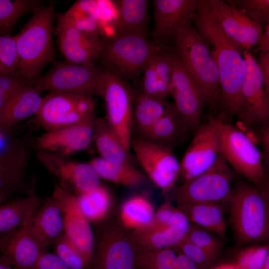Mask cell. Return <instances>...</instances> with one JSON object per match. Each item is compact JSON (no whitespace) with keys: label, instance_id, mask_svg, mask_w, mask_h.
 Listing matches in <instances>:
<instances>
[{"label":"cell","instance_id":"1","mask_svg":"<svg viewBox=\"0 0 269 269\" xmlns=\"http://www.w3.org/2000/svg\"><path fill=\"white\" fill-rule=\"evenodd\" d=\"M192 21L216 62L220 81L221 115L225 120L237 116L246 65L241 48L223 32L212 15L207 0H199Z\"/></svg>","mask_w":269,"mask_h":269},{"label":"cell","instance_id":"2","mask_svg":"<svg viewBox=\"0 0 269 269\" xmlns=\"http://www.w3.org/2000/svg\"><path fill=\"white\" fill-rule=\"evenodd\" d=\"M175 52L213 112L220 107L221 89L217 65L206 44L191 23L185 21L174 38Z\"/></svg>","mask_w":269,"mask_h":269},{"label":"cell","instance_id":"3","mask_svg":"<svg viewBox=\"0 0 269 269\" xmlns=\"http://www.w3.org/2000/svg\"><path fill=\"white\" fill-rule=\"evenodd\" d=\"M228 203L237 243L269 244V201L263 191L238 181L232 188Z\"/></svg>","mask_w":269,"mask_h":269},{"label":"cell","instance_id":"4","mask_svg":"<svg viewBox=\"0 0 269 269\" xmlns=\"http://www.w3.org/2000/svg\"><path fill=\"white\" fill-rule=\"evenodd\" d=\"M55 2L50 1L33 12L15 35L19 62L18 70L29 80L40 76L42 68L54 61L52 32Z\"/></svg>","mask_w":269,"mask_h":269},{"label":"cell","instance_id":"5","mask_svg":"<svg viewBox=\"0 0 269 269\" xmlns=\"http://www.w3.org/2000/svg\"><path fill=\"white\" fill-rule=\"evenodd\" d=\"M159 47L142 34L105 38L98 59L109 72L121 79H132L143 71Z\"/></svg>","mask_w":269,"mask_h":269},{"label":"cell","instance_id":"6","mask_svg":"<svg viewBox=\"0 0 269 269\" xmlns=\"http://www.w3.org/2000/svg\"><path fill=\"white\" fill-rule=\"evenodd\" d=\"M221 153L215 162L194 178L174 187L172 198L178 204L228 203L234 173Z\"/></svg>","mask_w":269,"mask_h":269},{"label":"cell","instance_id":"7","mask_svg":"<svg viewBox=\"0 0 269 269\" xmlns=\"http://www.w3.org/2000/svg\"><path fill=\"white\" fill-rule=\"evenodd\" d=\"M104 71L95 65L60 62L46 74L31 80V85L40 94L49 91L100 96Z\"/></svg>","mask_w":269,"mask_h":269},{"label":"cell","instance_id":"8","mask_svg":"<svg viewBox=\"0 0 269 269\" xmlns=\"http://www.w3.org/2000/svg\"><path fill=\"white\" fill-rule=\"evenodd\" d=\"M93 96L50 92L42 97L34 122L45 132L78 124L95 117Z\"/></svg>","mask_w":269,"mask_h":269},{"label":"cell","instance_id":"9","mask_svg":"<svg viewBox=\"0 0 269 269\" xmlns=\"http://www.w3.org/2000/svg\"><path fill=\"white\" fill-rule=\"evenodd\" d=\"M224 121L212 114L201 124L181 161L179 177L183 183L206 171L216 161L221 152Z\"/></svg>","mask_w":269,"mask_h":269},{"label":"cell","instance_id":"10","mask_svg":"<svg viewBox=\"0 0 269 269\" xmlns=\"http://www.w3.org/2000/svg\"><path fill=\"white\" fill-rule=\"evenodd\" d=\"M221 153L232 168L253 184L260 186L266 178L262 151L248 134L228 122L223 127Z\"/></svg>","mask_w":269,"mask_h":269},{"label":"cell","instance_id":"11","mask_svg":"<svg viewBox=\"0 0 269 269\" xmlns=\"http://www.w3.org/2000/svg\"><path fill=\"white\" fill-rule=\"evenodd\" d=\"M104 100L108 124L128 151L131 146L134 97L122 79L105 69L100 96Z\"/></svg>","mask_w":269,"mask_h":269},{"label":"cell","instance_id":"12","mask_svg":"<svg viewBox=\"0 0 269 269\" xmlns=\"http://www.w3.org/2000/svg\"><path fill=\"white\" fill-rule=\"evenodd\" d=\"M131 146L149 178L163 193L171 191L179 177L180 165L172 149L148 139H132Z\"/></svg>","mask_w":269,"mask_h":269},{"label":"cell","instance_id":"13","mask_svg":"<svg viewBox=\"0 0 269 269\" xmlns=\"http://www.w3.org/2000/svg\"><path fill=\"white\" fill-rule=\"evenodd\" d=\"M243 55L246 69L236 116L247 126H269V102L260 66L250 50H244Z\"/></svg>","mask_w":269,"mask_h":269},{"label":"cell","instance_id":"14","mask_svg":"<svg viewBox=\"0 0 269 269\" xmlns=\"http://www.w3.org/2000/svg\"><path fill=\"white\" fill-rule=\"evenodd\" d=\"M34 151L38 162L58 179V184L66 191L78 194L101 184V178L89 162H78L45 150Z\"/></svg>","mask_w":269,"mask_h":269},{"label":"cell","instance_id":"15","mask_svg":"<svg viewBox=\"0 0 269 269\" xmlns=\"http://www.w3.org/2000/svg\"><path fill=\"white\" fill-rule=\"evenodd\" d=\"M172 58L173 67L170 94L187 128L194 134L201 124L205 102L175 51L172 52Z\"/></svg>","mask_w":269,"mask_h":269},{"label":"cell","instance_id":"16","mask_svg":"<svg viewBox=\"0 0 269 269\" xmlns=\"http://www.w3.org/2000/svg\"><path fill=\"white\" fill-rule=\"evenodd\" d=\"M211 13L224 34L243 51L260 43L261 25L228 1L207 0Z\"/></svg>","mask_w":269,"mask_h":269},{"label":"cell","instance_id":"17","mask_svg":"<svg viewBox=\"0 0 269 269\" xmlns=\"http://www.w3.org/2000/svg\"><path fill=\"white\" fill-rule=\"evenodd\" d=\"M30 134L7 142L0 140V201L3 202L23 183L32 147Z\"/></svg>","mask_w":269,"mask_h":269},{"label":"cell","instance_id":"18","mask_svg":"<svg viewBox=\"0 0 269 269\" xmlns=\"http://www.w3.org/2000/svg\"><path fill=\"white\" fill-rule=\"evenodd\" d=\"M137 253L131 233L110 226L102 234L91 269H136Z\"/></svg>","mask_w":269,"mask_h":269},{"label":"cell","instance_id":"19","mask_svg":"<svg viewBox=\"0 0 269 269\" xmlns=\"http://www.w3.org/2000/svg\"><path fill=\"white\" fill-rule=\"evenodd\" d=\"M52 196L63 213L64 235L91 262L94 255L93 234L89 220L79 208L76 195L56 183Z\"/></svg>","mask_w":269,"mask_h":269},{"label":"cell","instance_id":"20","mask_svg":"<svg viewBox=\"0 0 269 269\" xmlns=\"http://www.w3.org/2000/svg\"><path fill=\"white\" fill-rule=\"evenodd\" d=\"M59 50L65 61L94 65L102 49V40L76 28L62 14L57 16L56 28Z\"/></svg>","mask_w":269,"mask_h":269},{"label":"cell","instance_id":"21","mask_svg":"<svg viewBox=\"0 0 269 269\" xmlns=\"http://www.w3.org/2000/svg\"><path fill=\"white\" fill-rule=\"evenodd\" d=\"M96 118L81 123L45 132L32 139L33 150L68 156L87 148L93 141Z\"/></svg>","mask_w":269,"mask_h":269},{"label":"cell","instance_id":"22","mask_svg":"<svg viewBox=\"0 0 269 269\" xmlns=\"http://www.w3.org/2000/svg\"><path fill=\"white\" fill-rule=\"evenodd\" d=\"M198 0H154V27L152 42L157 46L174 38L181 26L192 21Z\"/></svg>","mask_w":269,"mask_h":269},{"label":"cell","instance_id":"23","mask_svg":"<svg viewBox=\"0 0 269 269\" xmlns=\"http://www.w3.org/2000/svg\"><path fill=\"white\" fill-rule=\"evenodd\" d=\"M31 218L0 238L1 256L18 269H35L38 260L45 252L30 229Z\"/></svg>","mask_w":269,"mask_h":269},{"label":"cell","instance_id":"24","mask_svg":"<svg viewBox=\"0 0 269 269\" xmlns=\"http://www.w3.org/2000/svg\"><path fill=\"white\" fill-rule=\"evenodd\" d=\"M29 227L45 249L55 244L64 234L63 213L59 204L52 196L46 199L31 218Z\"/></svg>","mask_w":269,"mask_h":269},{"label":"cell","instance_id":"25","mask_svg":"<svg viewBox=\"0 0 269 269\" xmlns=\"http://www.w3.org/2000/svg\"><path fill=\"white\" fill-rule=\"evenodd\" d=\"M42 97L30 84L12 96L0 108V133H6L21 121L39 110Z\"/></svg>","mask_w":269,"mask_h":269},{"label":"cell","instance_id":"26","mask_svg":"<svg viewBox=\"0 0 269 269\" xmlns=\"http://www.w3.org/2000/svg\"><path fill=\"white\" fill-rule=\"evenodd\" d=\"M131 236L138 252H152L176 247L184 241L186 234L176 227L151 224L133 231Z\"/></svg>","mask_w":269,"mask_h":269},{"label":"cell","instance_id":"27","mask_svg":"<svg viewBox=\"0 0 269 269\" xmlns=\"http://www.w3.org/2000/svg\"><path fill=\"white\" fill-rule=\"evenodd\" d=\"M41 203V199L36 193L34 180L26 197L3 203L0 207V238L31 218L38 210Z\"/></svg>","mask_w":269,"mask_h":269},{"label":"cell","instance_id":"28","mask_svg":"<svg viewBox=\"0 0 269 269\" xmlns=\"http://www.w3.org/2000/svg\"><path fill=\"white\" fill-rule=\"evenodd\" d=\"M114 2L117 17L113 26L112 37L131 34L146 35L148 0H119Z\"/></svg>","mask_w":269,"mask_h":269},{"label":"cell","instance_id":"29","mask_svg":"<svg viewBox=\"0 0 269 269\" xmlns=\"http://www.w3.org/2000/svg\"><path fill=\"white\" fill-rule=\"evenodd\" d=\"M190 133L174 103H170L162 116L141 137L172 149L184 142Z\"/></svg>","mask_w":269,"mask_h":269},{"label":"cell","instance_id":"30","mask_svg":"<svg viewBox=\"0 0 269 269\" xmlns=\"http://www.w3.org/2000/svg\"><path fill=\"white\" fill-rule=\"evenodd\" d=\"M190 223L221 238L226 235V225L222 203H201L177 205Z\"/></svg>","mask_w":269,"mask_h":269},{"label":"cell","instance_id":"31","mask_svg":"<svg viewBox=\"0 0 269 269\" xmlns=\"http://www.w3.org/2000/svg\"><path fill=\"white\" fill-rule=\"evenodd\" d=\"M93 141L101 158L115 163L130 162L128 151L105 118L96 119L93 127Z\"/></svg>","mask_w":269,"mask_h":269},{"label":"cell","instance_id":"32","mask_svg":"<svg viewBox=\"0 0 269 269\" xmlns=\"http://www.w3.org/2000/svg\"><path fill=\"white\" fill-rule=\"evenodd\" d=\"M170 102L161 99L138 93L134 99L133 126L141 137L162 116Z\"/></svg>","mask_w":269,"mask_h":269},{"label":"cell","instance_id":"33","mask_svg":"<svg viewBox=\"0 0 269 269\" xmlns=\"http://www.w3.org/2000/svg\"><path fill=\"white\" fill-rule=\"evenodd\" d=\"M101 178L127 187H135L145 181V176L131 162L115 163L101 157L89 162Z\"/></svg>","mask_w":269,"mask_h":269},{"label":"cell","instance_id":"34","mask_svg":"<svg viewBox=\"0 0 269 269\" xmlns=\"http://www.w3.org/2000/svg\"><path fill=\"white\" fill-rule=\"evenodd\" d=\"M154 214L150 200L145 196L138 194L131 197L123 204L120 217L125 227L135 231L151 224Z\"/></svg>","mask_w":269,"mask_h":269},{"label":"cell","instance_id":"35","mask_svg":"<svg viewBox=\"0 0 269 269\" xmlns=\"http://www.w3.org/2000/svg\"><path fill=\"white\" fill-rule=\"evenodd\" d=\"M76 197L80 210L89 221H102L111 207V195L101 184L90 191L76 194Z\"/></svg>","mask_w":269,"mask_h":269},{"label":"cell","instance_id":"36","mask_svg":"<svg viewBox=\"0 0 269 269\" xmlns=\"http://www.w3.org/2000/svg\"><path fill=\"white\" fill-rule=\"evenodd\" d=\"M41 3L36 0H0V35H9L20 18L29 11H34Z\"/></svg>","mask_w":269,"mask_h":269},{"label":"cell","instance_id":"37","mask_svg":"<svg viewBox=\"0 0 269 269\" xmlns=\"http://www.w3.org/2000/svg\"><path fill=\"white\" fill-rule=\"evenodd\" d=\"M178 254L176 247L152 252L138 251L137 267L140 269H173Z\"/></svg>","mask_w":269,"mask_h":269},{"label":"cell","instance_id":"38","mask_svg":"<svg viewBox=\"0 0 269 269\" xmlns=\"http://www.w3.org/2000/svg\"><path fill=\"white\" fill-rule=\"evenodd\" d=\"M269 253V244H254L238 254L235 264L238 269H261Z\"/></svg>","mask_w":269,"mask_h":269},{"label":"cell","instance_id":"39","mask_svg":"<svg viewBox=\"0 0 269 269\" xmlns=\"http://www.w3.org/2000/svg\"><path fill=\"white\" fill-rule=\"evenodd\" d=\"M55 253L70 269H86L91 263L64 234L55 243Z\"/></svg>","mask_w":269,"mask_h":269},{"label":"cell","instance_id":"40","mask_svg":"<svg viewBox=\"0 0 269 269\" xmlns=\"http://www.w3.org/2000/svg\"><path fill=\"white\" fill-rule=\"evenodd\" d=\"M227 1L258 22L263 30H265L269 24V0H236Z\"/></svg>","mask_w":269,"mask_h":269},{"label":"cell","instance_id":"41","mask_svg":"<svg viewBox=\"0 0 269 269\" xmlns=\"http://www.w3.org/2000/svg\"><path fill=\"white\" fill-rule=\"evenodd\" d=\"M19 62L15 35H0V73H9L18 70Z\"/></svg>","mask_w":269,"mask_h":269},{"label":"cell","instance_id":"42","mask_svg":"<svg viewBox=\"0 0 269 269\" xmlns=\"http://www.w3.org/2000/svg\"><path fill=\"white\" fill-rule=\"evenodd\" d=\"M212 234L204 228L191 224L185 240L219 255L223 246L222 242Z\"/></svg>","mask_w":269,"mask_h":269},{"label":"cell","instance_id":"43","mask_svg":"<svg viewBox=\"0 0 269 269\" xmlns=\"http://www.w3.org/2000/svg\"><path fill=\"white\" fill-rule=\"evenodd\" d=\"M176 248L200 269H209L217 259L219 255L196 246L185 239Z\"/></svg>","mask_w":269,"mask_h":269},{"label":"cell","instance_id":"44","mask_svg":"<svg viewBox=\"0 0 269 269\" xmlns=\"http://www.w3.org/2000/svg\"><path fill=\"white\" fill-rule=\"evenodd\" d=\"M31 84L19 70L9 73H0V108L19 90Z\"/></svg>","mask_w":269,"mask_h":269},{"label":"cell","instance_id":"45","mask_svg":"<svg viewBox=\"0 0 269 269\" xmlns=\"http://www.w3.org/2000/svg\"><path fill=\"white\" fill-rule=\"evenodd\" d=\"M155 54L151 57L143 71L141 92L150 96L160 98L158 94L159 78L154 65Z\"/></svg>","mask_w":269,"mask_h":269},{"label":"cell","instance_id":"46","mask_svg":"<svg viewBox=\"0 0 269 269\" xmlns=\"http://www.w3.org/2000/svg\"><path fill=\"white\" fill-rule=\"evenodd\" d=\"M177 209V208L174 207L170 201L166 200L155 212L152 222L173 226Z\"/></svg>","mask_w":269,"mask_h":269},{"label":"cell","instance_id":"47","mask_svg":"<svg viewBox=\"0 0 269 269\" xmlns=\"http://www.w3.org/2000/svg\"><path fill=\"white\" fill-rule=\"evenodd\" d=\"M35 269H70L55 254L44 252L39 257Z\"/></svg>","mask_w":269,"mask_h":269},{"label":"cell","instance_id":"48","mask_svg":"<svg viewBox=\"0 0 269 269\" xmlns=\"http://www.w3.org/2000/svg\"><path fill=\"white\" fill-rule=\"evenodd\" d=\"M256 138L262 148V152L266 169H269V126L260 127Z\"/></svg>","mask_w":269,"mask_h":269},{"label":"cell","instance_id":"49","mask_svg":"<svg viewBox=\"0 0 269 269\" xmlns=\"http://www.w3.org/2000/svg\"><path fill=\"white\" fill-rule=\"evenodd\" d=\"M258 63L262 73L265 89L269 102V50L260 52Z\"/></svg>","mask_w":269,"mask_h":269},{"label":"cell","instance_id":"50","mask_svg":"<svg viewBox=\"0 0 269 269\" xmlns=\"http://www.w3.org/2000/svg\"><path fill=\"white\" fill-rule=\"evenodd\" d=\"M173 269H200L194 263L178 251Z\"/></svg>","mask_w":269,"mask_h":269},{"label":"cell","instance_id":"51","mask_svg":"<svg viewBox=\"0 0 269 269\" xmlns=\"http://www.w3.org/2000/svg\"><path fill=\"white\" fill-rule=\"evenodd\" d=\"M257 50L260 52L269 50V24L263 33L262 38L258 45Z\"/></svg>","mask_w":269,"mask_h":269},{"label":"cell","instance_id":"52","mask_svg":"<svg viewBox=\"0 0 269 269\" xmlns=\"http://www.w3.org/2000/svg\"><path fill=\"white\" fill-rule=\"evenodd\" d=\"M263 191L269 201V175H267L263 183L259 186Z\"/></svg>","mask_w":269,"mask_h":269},{"label":"cell","instance_id":"53","mask_svg":"<svg viewBox=\"0 0 269 269\" xmlns=\"http://www.w3.org/2000/svg\"><path fill=\"white\" fill-rule=\"evenodd\" d=\"M209 269H238L234 263H226L212 266Z\"/></svg>","mask_w":269,"mask_h":269},{"label":"cell","instance_id":"54","mask_svg":"<svg viewBox=\"0 0 269 269\" xmlns=\"http://www.w3.org/2000/svg\"><path fill=\"white\" fill-rule=\"evenodd\" d=\"M13 267L8 261L3 256H0V269H16Z\"/></svg>","mask_w":269,"mask_h":269},{"label":"cell","instance_id":"55","mask_svg":"<svg viewBox=\"0 0 269 269\" xmlns=\"http://www.w3.org/2000/svg\"><path fill=\"white\" fill-rule=\"evenodd\" d=\"M261 269H265L264 267H263Z\"/></svg>","mask_w":269,"mask_h":269},{"label":"cell","instance_id":"56","mask_svg":"<svg viewBox=\"0 0 269 269\" xmlns=\"http://www.w3.org/2000/svg\"><path fill=\"white\" fill-rule=\"evenodd\" d=\"M15 269H16V268H15Z\"/></svg>","mask_w":269,"mask_h":269}]
</instances>
